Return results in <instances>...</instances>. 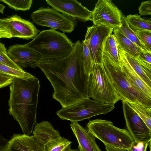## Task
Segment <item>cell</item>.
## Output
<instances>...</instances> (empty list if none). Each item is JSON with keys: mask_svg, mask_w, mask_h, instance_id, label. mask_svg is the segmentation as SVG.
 Masks as SVG:
<instances>
[{"mask_svg": "<svg viewBox=\"0 0 151 151\" xmlns=\"http://www.w3.org/2000/svg\"><path fill=\"white\" fill-rule=\"evenodd\" d=\"M12 38V33L7 24L4 19H0V40L2 38Z\"/></svg>", "mask_w": 151, "mask_h": 151, "instance_id": "obj_32", "label": "cell"}, {"mask_svg": "<svg viewBox=\"0 0 151 151\" xmlns=\"http://www.w3.org/2000/svg\"><path fill=\"white\" fill-rule=\"evenodd\" d=\"M140 15L145 16L151 14V1L148 0L141 2L138 8Z\"/></svg>", "mask_w": 151, "mask_h": 151, "instance_id": "obj_33", "label": "cell"}, {"mask_svg": "<svg viewBox=\"0 0 151 151\" xmlns=\"http://www.w3.org/2000/svg\"><path fill=\"white\" fill-rule=\"evenodd\" d=\"M114 105L104 104L87 98L56 112L62 120L78 122L98 115L106 114L115 109Z\"/></svg>", "mask_w": 151, "mask_h": 151, "instance_id": "obj_7", "label": "cell"}, {"mask_svg": "<svg viewBox=\"0 0 151 151\" xmlns=\"http://www.w3.org/2000/svg\"><path fill=\"white\" fill-rule=\"evenodd\" d=\"M7 50L5 45L0 41V53H7Z\"/></svg>", "mask_w": 151, "mask_h": 151, "instance_id": "obj_36", "label": "cell"}, {"mask_svg": "<svg viewBox=\"0 0 151 151\" xmlns=\"http://www.w3.org/2000/svg\"><path fill=\"white\" fill-rule=\"evenodd\" d=\"M71 144L70 145L65 151H80L78 148L72 149L71 148Z\"/></svg>", "mask_w": 151, "mask_h": 151, "instance_id": "obj_37", "label": "cell"}, {"mask_svg": "<svg viewBox=\"0 0 151 151\" xmlns=\"http://www.w3.org/2000/svg\"><path fill=\"white\" fill-rule=\"evenodd\" d=\"M124 116L127 130L134 141H151V130L130 107L128 103L122 101Z\"/></svg>", "mask_w": 151, "mask_h": 151, "instance_id": "obj_10", "label": "cell"}, {"mask_svg": "<svg viewBox=\"0 0 151 151\" xmlns=\"http://www.w3.org/2000/svg\"><path fill=\"white\" fill-rule=\"evenodd\" d=\"M28 45L41 55L42 60L59 59L68 54L73 43L63 33L50 29L40 32Z\"/></svg>", "mask_w": 151, "mask_h": 151, "instance_id": "obj_3", "label": "cell"}, {"mask_svg": "<svg viewBox=\"0 0 151 151\" xmlns=\"http://www.w3.org/2000/svg\"><path fill=\"white\" fill-rule=\"evenodd\" d=\"M34 127L33 135L45 146L62 138L59 132L47 121L36 123Z\"/></svg>", "mask_w": 151, "mask_h": 151, "instance_id": "obj_18", "label": "cell"}, {"mask_svg": "<svg viewBox=\"0 0 151 151\" xmlns=\"http://www.w3.org/2000/svg\"><path fill=\"white\" fill-rule=\"evenodd\" d=\"M121 49L126 60L131 67L146 84L151 88V79L145 74L136 58L131 56Z\"/></svg>", "mask_w": 151, "mask_h": 151, "instance_id": "obj_24", "label": "cell"}, {"mask_svg": "<svg viewBox=\"0 0 151 151\" xmlns=\"http://www.w3.org/2000/svg\"><path fill=\"white\" fill-rule=\"evenodd\" d=\"M151 141L136 142L134 141L130 147L128 148H117L104 145L106 151H147V148Z\"/></svg>", "mask_w": 151, "mask_h": 151, "instance_id": "obj_27", "label": "cell"}, {"mask_svg": "<svg viewBox=\"0 0 151 151\" xmlns=\"http://www.w3.org/2000/svg\"><path fill=\"white\" fill-rule=\"evenodd\" d=\"M127 103L149 129L151 130V108L144 105L138 101Z\"/></svg>", "mask_w": 151, "mask_h": 151, "instance_id": "obj_23", "label": "cell"}, {"mask_svg": "<svg viewBox=\"0 0 151 151\" xmlns=\"http://www.w3.org/2000/svg\"><path fill=\"white\" fill-rule=\"evenodd\" d=\"M87 129L104 145L128 148L134 141L127 130L116 127L109 120L101 119L90 120L87 124Z\"/></svg>", "mask_w": 151, "mask_h": 151, "instance_id": "obj_5", "label": "cell"}, {"mask_svg": "<svg viewBox=\"0 0 151 151\" xmlns=\"http://www.w3.org/2000/svg\"><path fill=\"white\" fill-rule=\"evenodd\" d=\"M72 142L64 137L45 146V151H65Z\"/></svg>", "mask_w": 151, "mask_h": 151, "instance_id": "obj_29", "label": "cell"}, {"mask_svg": "<svg viewBox=\"0 0 151 151\" xmlns=\"http://www.w3.org/2000/svg\"><path fill=\"white\" fill-rule=\"evenodd\" d=\"M93 26L87 27L85 39L82 42L84 68L86 73L89 76L92 71L93 65L89 50V42Z\"/></svg>", "mask_w": 151, "mask_h": 151, "instance_id": "obj_21", "label": "cell"}, {"mask_svg": "<svg viewBox=\"0 0 151 151\" xmlns=\"http://www.w3.org/2000/svg\"><path fill=\"white\" fill-rule=\"evenodd\" d=\"M47 4L73 20L91 21L92 12L76 0H46Z\"/></svg>", "mask_w": 151, "mask_h": 151, "instance_id": "obj_11", "label": "cell"}, {"mask_svg": "<svg viewBox=\"0 0 151 151\" xmlns=\"http://www.w3.org/2000/svg\"><path fill=\"white\" fill-rule=\"evenodd\" d=\"M70 125L77 140L80 151H102L96 143V137L87 128L78 122H71Z\"/></svg>", "mask_w": 151, "mask_h": 151, "instance_id": "obj_16", "label": "cell"}, {"mask_svg": "<svg viewBox=\"0 0 151 151\" xmlns=\"http://www.w3.org/2000/svg\"><path fill=\"white\" fill-rule=\"evenodd\" d=\"M9 87V113L18 123L23 134L29 135L37 123L39 80L35 76L14 78Z\"/></svg>", "mask_w": 151, "mask_h": 151, "instance_id": "obj_2", "label": "cell"}, {"mask_svg": "<svg viewBox=\"0 0 151 151\" xmlns=\"http://www.w3.org/2000/svg\"><path fill=\"white\" fill-rule=\"evenodd\" d=\"M9 140L0 135V151H6L7 147Z\"/></svg>", "mask_w": 151, "mask_h": 151, "instance_id": "obj_35", "label": "cell"}, {"mask_svg": "<svg viewBox=\"0 0 151 151\" xmlns=\"http://www.w3.org/2000/svg\"><path fill=\"white\" fill-rule=\"evenodd\" d=\"M4 19L10 29L12 38L32 40L40 32L31 22L17 14Z\"/></svg>", "mask_w": 151, "mask_h": 151, "instance_id": "obj_14", "label": "cell"}, {"mask_svg": "<svg viewBox=\"0 0 151 151\" xmlns=\"http://www.w3.org/2000/svg\"><path fill=\"white\" fill-rule=\"evenodd\" d=\"M136 58L139 61L151 65V52L143 51Z\"/></svg>", "mask_w": 151, "mask_h": 151, "instance_id": "obj_34", "label": "cell"}, {"mask_svg": "<svg viewBox=\"0 0 151 151\" xmlns=\"http://www.w3.org/2000/svg\"><path fill=\"white\" fill-rule=\"evenodd\" d=\"M37 67L53 87L52 98L62 107L88 98L89 76L85 71L82 43L79 40L74 43L67 55L58 59L42 60Z\"/></svg>", "mask_w": 151, "mask_h": 151, "instance_id": "obj_1", "label": "cell"}, {"mask_svg": "<svg viewBox=\"0 0 151 151\" xmlns=\"http://www.w3.org/2000/svg\"><path fill=\"white\" fill-rule=\"evenodd\" d=\"M5 8V6L2 4H0V13L4 14V10Z\"/></svg>", "mask_w": 151, "mask_h": 151, "instance_id": "obj_38", "label": "cell"}, {"mask_svg": "<svg viewBox=\"0 0 151 151\" xmlns=\"http://www.w3.org/2000/svg\"><path fill=\"white\" fill-rule=\"evenodd\" d=\"M7 53L16 63L22 68H35L42 60L41 55L27 43L11 45L7 50Z\"/></svg>", "mask_w": 151, "mask_h": 151, "instance_id": "obj_12", "label": "cell"}, {"mask_svg": "<svg viewBox=\"0 0 151 151\" xmlns=\"http://www.w3.org/2000/svg\"><path fill=\"white\" fill-rule=\"evenodd\" d=\"M88 97L99 102L114 105L120 100L103 64H94L89 76Z\"/></svg>", "mask_w": 151, "mask_h": 151, "instance_id": "obj_6", "label": "cell"}, {"mask_svg": "<svg viewBox=\"0 0 151 151\" xmlns=\"http://www.w3.org/2000/svg\"><path fill=\"white\" fill-rule=\"evenodd\" d=\"M0 62L13 68L24 71L22 68L16 63L7 55V53H0Z\"/></svg>", "mask_w": 151, "mask_h": 151, "instance_id": "obj_31", "label": "cell"}, {"mask_svg": "<svg viewBox=\"0 0 151 151\" xmlns=\"http://www.w3.org/2000/svg\"><path fill=\"white\" fill-rule=\"evenodd\" d=\"M0 73L5 74L14 78L28 79L35 77L30 73L25 71L18 70L0 62Z\"/></svg>", "mask_w": 151, "mask_h": 151, "instance_id": "obj_26", "label": "cell"}, {"mask_svg": "<svg viewBox=\"0 0 151 151\" xmlns=\"http://www.w3.org/2000/svg\"><path fill=\"white\" fill-rule=\"evenodd\" d=\"M6 151H45V145L33 135L14 134Z\"/></svg>", "mask_w": 151, "mask_h": 151, "instance_id": "obj_15", "label": "cell"}, {"mask_svg": "<svg viewBox=\"0 0 151 151\" xmlns=\"http://www.w3.org/2000/svg\"><path fill=\"white\" fill-rule=\"evenodd\" d=\"M118 50L120 66L127 79L133 86L151 99V88L146 84L131 67L126 60L119 46Z\"/></svg>", "mask_w": 151, "mask_h": 151, "instance_id": "obj_17", "label": "cell"}, {"mask_svg": "<svg viewBox=\"0 0 151 151\" xmlns=\"http://www.w3.org/2000/svg\"><path fill=\"white\" fill-rule=\"evenodd\" d=\"M118 29L122 34L136 45L143 51H146L138 39L135 32L129 27L124 15L122 17L121 25Z\"/></svg>", "mask_w": 151, "mask_h": 151, "instance_id": "obj_25", "label": "cell"}, {"mask_svg": "<svg viewBox=\"0 0 151 151\" xmlns=\"http://www.w3.org/2000/svg\"><path fill=\"white\" fill-rule=\"evenodd\" d=\"M103 65L120 100L128 103L138 101L151 108V99L129 82L120 65L114 63L105 57H103Z\"/></svg>", "mask_w": 151, "mask_h": 151, "instance_id": "obj_4", "label": "cell"}, {"mask_svg": "<svg viewBox=\"0 0 151 151\" xmlns=\"http://www.w3.org/2000/svg\"><path fill=\"white\" fill-rule=\"evenodd\" d=\"M32 21L38 25L58 29L70 33L74 30V20L60 14L52 8L41 7L31 14Z\"/></svg>", "mask_w": 151, "mask_h": 151, "instance_id": "obj_8", "label": "cell"}, {"mask_svg": "<svg viewBox=\"0 0 151 151\" xmlns=\"http://www.w3.org/2000/svg\"><path fill=\"white\" fill-rule=\"evenodd\" d=\"M135 32L145 50L151 52V31H145Z\"/></svg>", "mask_w": 151, "mask_h": 151, "instance_id": "obj_30", "label": "cell"}, {"mask_svg": "<svg viewBox=\"0 0 151 151\" xmlns=\"http://www.w3.org/2000/svg\"><path fill=\"white\" fill-rule=\"evenodd\" d=\"M89 42V50L92 61L94 64H103V52L106 41L114 29L104 25H93Z\"/></svg>", "mask_w": 151, "mask_h": 151, "instance_id": "obj_13", "label": "cell"}, {"mask_svg": "<svg viewBox=\"0 0 151 151\" xmlns=\"http://www.w3.org/2000/svg\"><path fill=\"white\" fill-rule=\"evenodd\" d=\"M0 1L15 10L23 11L29 10L31 7L33 2L32 0H1Z\"/></svg>", "mask_w": 151, "mask_h": 151, "instance_id": "obj_28", "label": "cell"}, {"mask_svg": "<svg viewBox=\"0 0 151 151\" xmlns=\"http://www.w3.org/2000/svg\"><path fill=\"white\" fill-rule=\"evenodd\" d=\"M92 12L93 25H103L114 30L121 25L123 15L111 0H98Z\"/></svg>", "mask_w": 151, "mask_h": 151, "instance_id": "obj_9", "label": "cell"}, {"mask_svg": "<svg viewBox=\"0 0 151 151\" xmlns=\"http://www.w3.org/2000/svg\"><path fill=\"white\" fill-rule=\"evenodd\" d=\"M118 44L115 36L111 34L107 37L104 47L103 57L108 58L114 63L120 65L118 53Z\"/></svg>", "mask_w": 151, "mask_h": 151, "instance_id": "obj_20", "label": "cell"}, {"mask_svg": "<svg viewBox=\"0 0 151 151\" xmlns=\"http://www.w3.org/2000/svg\"><path fill=\"white\" fill-rule=\"evenodd\" d=\"M119 46L125 52L135 58H137L144 51L125 37L118 28L113 31Z\"/></svg>", "mask_w": 151, "mask_h": 151, "instance_id": "obj_19", "label": "cell"}, {"mask_svg": "<svg viewBox=\"0 0 151 151\" xmlns=\"http://www.w3.org/2000/svg\"><path fill=\"white\" fill-rule=\"evenodd\" d=\"M130 28L134 32L141 31H151V19H144L137 14H129L125 17Z\"/></svg>", "mask_w": 151, "mask_h": 151, "instance_id": "obj_22", "label": "cell"}]
</instances>
